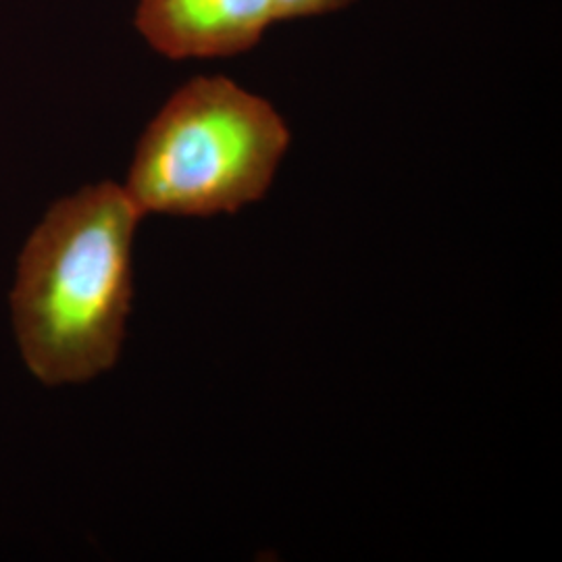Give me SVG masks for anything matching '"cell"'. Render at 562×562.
Returning a JSON list of instances; mask_svg holds the SVG:
<instances>
[{"mask_svg":"<svg viewBox=\"0 0 562 562\" xmlns=\"http://www.w3.org/2000/svg\"><path fill=\"white\" fill-rule=\"evenodd\" d=\"M290 140L267 99L225 76H201L148 123L123 188L142 215H232L269 192Z\"/></svg>","mask_w":562,"mask_h":562,"instance_id":"obj_2","label":"cell"},{"mask_svg":"<svg viewBox=\"0 0 562 562\" xmlns=\"http://www.w3.org/2000/svg\"><path fill=\"white\" fill-rule=\"evenodd\" d=\"M140 211L113 181L55 202L18 261L11 311L21 359L50 387L90 382L121 355Z\"/></svg>","mask_w":562,"mask_h":562,"instance_id":"obj_1","label":"cell"},{"mask_svg":"<svg viewBox=\"0 0 562 562\" xmlns=\"http://www.w3.org/2000/svg\"><path fill=\"white\" fill-rule=\"evenodd\" d=\"M136 30L167 59L248 53L278 23L276 0H138Z\"/></svg>","mask_w":562,"mask_h":562,"instance_id":"obj_3","label":"cell"},{"mask_svg":"<svg viewBox=\"0 0 562 562\" xmlns=\"http://www.w3.org/2000/svg\"><path fill=\"white\" fill-rule=\"evenodd\" d=\"M357 0H276L278 21L306 20L336 13Z\"/></svg>","mask_w":562,"mask_h":562,"instance_id":"obj_4","label":"cell"}]
</instances>
